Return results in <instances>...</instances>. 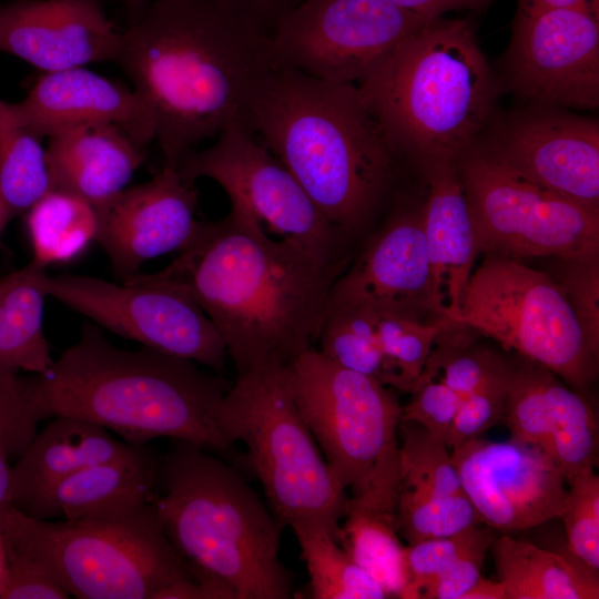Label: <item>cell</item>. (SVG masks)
I'll use <instances>...</instances> for the list:
<instances>
[{
	"instance_id": "6da1fadb",
	"label": "cell",
	"mask_w": 599,
	"mask_h": 599,
	"mask_svg": "<svg viewBox=\"0 0 599 599\" xmlns=\"http://www.w3.org/2000/svg\"><path fill=\"white\" fill-rule=\"evenodd\" d=\"M351 262L266 234L241 202L201 221L158 278L186 293L209 316L237 375L277 370L314 347L331 288Z\"/></svg>"
},
{
	"instance_id": "7a4b0ae2",
	"label": "cell",
	"mask_w": 599,
	"mask_h": 599,
	"mask_svg": "<svg viewBox=\"0 0 599 599\" xmlns=\"http://www.w3.org/2000/svg\"><path fill=\"white\" fill-rule=\"evenodd\" d=\"M114 61L153 115L164 164L230 124L277 65L271 35L222 0H152L121 31Z\"/></svg>"
},
{
	"instance_id": "3957f363",
	"label": "cell",
	"mask_w": 599,
	"mask_h": 599,
	"mask_svg": "<svg viewBox=\"0 0 599 599\" xmlns=\"http://www.w3.org/2000/svg\"><path fill=\"white\" fill-rule=\"evenodd\" d=\"M245 125L353 246L373 234L403 159L356 84L276 65L254 92Z\"/></svg>"
},
{
	"instance_id": "277c9868",
	"label": "cell",
	"mask_w": 599,
	"mask_h": 599,
	"mask_svg": "<svg viewBox=\"0 0 599 599\" xmlns=\"http://www.w3.org/2000/svg\"><path fill=\"white\" fill-rule=\"evenodd\" d=\"M28 408L40 423L79 417L144 445L158 437L205 449L232 445L217 420L232 384L199 364L148 347L128 351L111 344L87 323L75 344L42 374L19 377Z\"/></svg>"
},
{
	"instance_id": "5b68a950",
	"label": "cell",
	"mask_w": 599,
	"mask_h": 599,
	"mask_svg": "<svg viewBox=\"0 0 599 599\" xmlns=\"http://www.w3.org/2000/svg\"><path fill=\"white\" fill-rule=\"evenodd\" d=\"M159 460L153 500L165 535L194 577L235 599H288L293 575L280 559L285 527L231 466L189 441Z\"/></svg>"
},
{
	"instance_id": "8992f818",
	"label": "cell",
	"mask_w": 599,
	"mask_h": 599,
	"mask_svg": "<svg viewBox=\"0 0 599 599\" xmlns=\"http://www.w3.org/2000/svg\"><path fill=\"white\" fill-rule=\"evenodd\" d=\"M399 154L457 160L490 120L497 83L461 20L426 22L357 84Z\"/></svg>"
},
{
	"instance_id": "52a82bcc",
	"label": "cell",
	"mask_w": 599,
	"mask_h": 599,
	"mask_svg": "<svg viewBox=\"0 0 599 599\" xmlns=\"http://www.w3.org/2000/svg\"><path fill=\"white\" fill-rule=\"evenodd\" d=\"M281 376L327 464L351 490L346 514L396 518L403 407L394 389L315 347L281 368Z\"/></svg>"
},
{
	"instance_id": "ba28073f",
	"label": "cell",
	"mask_w": 599,
	"mask_h": 599,
	"mask_svg": "<svg viewBox=\"0 0 599 599\" xmlns=\"http://www.w3.org/2000/svg\"><path fill=\"white\" fill-rule=\"evenodd\" d=\"M1 525L7 542L47 565L70 597L155 599L165 588L195 579L153 502L105 521L41 520L11 506Z\"/></svg>"
},
{
	"instance_id": "9c48e42d",
	"label": "cell",
	"mask_w": 599,
	"mask_h": 599,
	"mask_svg": "<svg viewBox=\"0 0 599 599\" xmlns=\"http://www.w3.org/2000/svg\"><path fill=\"white\" fill-rule=\"evenodd\" d=\"M217 420L232 444H245L268 507L281 522L317 524L337 535L346 514V488L319 453L281 369L237 375Z\"/></svg>"
},
{
	"instance_id": "30bf717a",
	"label": "cell",
	"mask_w": 599,
	"mask_h": 599,
	"mask_svg": "<svg viewBox=\"0 0 599 599\" xmlns=\"http://www.w3.org/2000/svg\"><path fill=\"white\" fill-rule=\"evenodd\" d=\"M449 324L493 338L583 395L597 379L599 347L585 333L562 288L547 272L519 260L485 254Z\"/></svg>"
},
{
	"instance_id": "8fae6325",
	"label": "cell",
	"mask_w": 599,
	"mask_h": 599,
	"mask_svg": "<svg viewBox=\"0 0 599 599\" xmlns=\"http://www.w3.org/2000/svg\"><path fill=\"white\" fill-rule=\"evenodd\" d=\"M478 254L516 260L599 253V210L519 175L475 143L457 160Z\"/></svg>"
},
{
	"instance_id": "7c38bea8",
	"label": "cell",
	"mask_w": 599,
	"mask_h": 599,
	"mask_svg": "<svg viewBox=\"0 0 599 599\" xmlns=\"http://www.w3.org/2000/svg\"><path fill=\"white\" fill-rule=\"evenodd\" d=\"M48 296L94 324L144 347L222 372L227 357L219 331L183 291L151 274L121 284L88 275H48Z\"/></svg>"
},
{
	"instance_id": "4fadbf2b",
	"label": "cell",
	"mask_w": 599,
	"mask_h": 599,
	"mask_svg": "<svg viewBox=\"0 0 599 599\" xmlns=\"http://www.w3.org/2000/svg\"><path fill=\"white\" fill-rule=\"evenodd\" d=\"M427 19L388 0H302L276 24L277 65L357 84Z\"/></svg>"
},
{
	"instance_id": "5bb4252c",
	"label": "cell",
	"mask_w": 599,
	"mask_h": 599,
	"mask_svg": "<svg viewBox=\"0 0 599 599\" xmlns=\"http://www.w3.org/2000/svg\"><path fill=\"white\" fill-rule=\"evenodd\" d=\"M176 169L189 183L202 177L213 180L230 201L243 203L281 237L298 241L337 261L353 260L352 243L244 123L226 126L212 146L186 152Z\"/></svg>"
},
{
	"instance_id": "9a60e30c",
	"label": "cell",
	"mask_w": 599,
	"mask_h": 599,
	"mask_svg": "<svg viewBox=\"0 0 599 599\" xmlns=\"http://www.w3.org/2000/svg\"><path fill=\"white\" fill-rule=\"evenodd\" d=\"M509 84L545 105L599 104L598 10H519L506 58Z\"/></svg>"
},
{
	"instance_id": "2e32d148",
	"label": "cell",
	"mask_w": 599,
	"mask_h": 599,
	"mask_svg": "<svg viewBox=\"0 0 599 599\" xmlns=\"http://www.w3.org/2000/svg\"><path fill=\"white\" fill-rule=\"evenodd\" d=\"M450 456L479 524L508 531L562 515L567 481L539 448L479 437L451 448Z\"/></svg>"
},
{
	"instance_id": "e0dca14e",
	"label": "cell",
	"mask_w": 599,
	"mask_h": 599,
	"mask_svg": "<svg viewBox=\"0 0 599 599\" xmlns=\"http://www.w3.org/2000/svg\"><path fill=\"white\" fill-rule=\"evenodd\" d=\"M519 175L599 210V122L552 109L514 114L484 145Z\"/></svg>"
},
{
	"instance_id": "ac0fdd59",
	"label": "cell",
	"mask_w": 599,
	"mask_h": 599,
	"mask_svg": "<svg viewBox=\"0 0 599 599\" xmlns=\"http://www.w3.org/2000/svg\"><path fill=\"white\" fill-rule=\"evenodd\" d=\"M357 305L446 324L433 294L423 206L395 207L333 284L326 308Z\"/></svg>"
},
{
	"instance_id": "d6986e66",
	"label": "cell",
	"mask_w": 599,
	"mask_h": 599,
	"mask_svg": "<svg viewBox=\"0 0 599 599\" xmlns=\"http://www.w3.org/2000/svg\"><path fill=\"white\" fill-rule=\"evenodd\" d=\"M199 194L176 167L164 164L154 176L124 189L97 209L100 244L122 282L162 255L182 251L193 238Z\"/></svg>"
},
{
	"instance_id": "ffe728a7",
	"label": "cell",
	"mask_w": 599,
	"mask_h": 599,
	"mask_svg": "<svg viewBox=\"0 0 599 599\" xmlns=\"http://www.w3.org/2000/svg\"><path fill=\"white\" fill-rule=\"evenodd\" d=\"M510 439L539 448L566 481L598 460V419L586 395L526 357L511 359L504 420Z\"/></svg>"
},
{
	"instance_id": "44dd1931",
	"label": "cell",
	"mask_w": 599,
	"mask_h": 599,
	"mask_svg": "<svg viewBox=\"0 0 599 599\" xmlns=\"http://www.w3.org/2000/svg\"><path fill=\"white\" fill-rule=\"evenodd\" d=\"M120 37L98 0H17L0 6V51L43 72L114 61Z\"/></svg>"
},
{
	"instance_id": "7402d4cb",
	"label": "cell",
	"mask_w": 599,
	"mask_h": 599,
	"mask_svg": "<svg viewBox=\"0 0 599 599\" xmlns=\"http://www.w3.org/2000/svg\"><path fill=\"white\" fill-rule=\"evenodd\" d=\"M39 138L87 124H112L142 149L155 140V122L141 98L84 67L44 72L28 94L12 103Z\"/></svg>"
},
{
	"instance_id": "603a6c76",
	"label": "cell",
	"mask_w": 599,
	"mask_h": 599,
	"mask_svg": "<svg viewBox=\"0 0 599 599\" xmlns=\"http://www.w3.org/2000/svg\"><path fill=\"white\" fill-rule=\"evenodd\" d=\"M133 447L92 422L64 415L49 418L12 464L11 506L31 518L49 520L51 495L63 480Z\"/></svg>"
},
{
	"instance_id": "cb8c5ba5",
	"label": "cell",
	"mask_w": 599,
	"mask_h": 599,
	"mask_svg": "<svg viewBox=\"0 0 599 599\" xmlns=\"http://www.w3.org/2000/svg\"><path fill=\"white\" fill-rule=\"evenodd\" d=\"M419 166L428 182L423 215L433 294L439 315L450 325L478 255L474 224L456 160L436 159Z\"/></svg>"
},
{
	"instance_id": "d4e9b609",
	"label": "cell",
	"mask_w": 599,
	"mask_h": 599,
	"mask_svg": "<svg viewBox=\"0 0 599 599\" xmlns=\"http://www.w3.org/2000/svg\"><path fill=\"white\" fill-rule=\"evenodd\" d=\"M45 152L51 189L72 193L95 209L126 189L145 159L144 149L112 124L61 130L49 136Z\"/></svg>"
},
{
	"instance_id": "484cf974",
	"label": "cell",
	"mask_w": 599,
	"mask_h": 599,
	"mask_svg": "<svg viewBox=\"0 0 599 599\" xmlns=\"http://www.w3.org/2000/svg\"><path fill=\"white\" fill-rule=\"evenodd\" d=\"M159 460L144 445L85 467L53 490L50 519L105 521L135 514L154 500Z\"/></svg>"
},
{
	"instance_id": "4316f807",
	"label": "cell",
	"mask_w": 599,
	"mask_h": 599,
	"mask_svg": "<svg viewBox=\"0 0 599 599\" xmlns=\"http://www.w3.org/2000/svg\"><path fill=\"white\" fill-rule=\"evenodd\" d=\"M47 267L33 261L0 280V386L53 363L43 331Z\"/></svg>"
},
{
	"instance_id": "83f0119b",
	"label": "cell",
	"mask_w": 599,
	"mask_h": 599,
	"mask_svg": "<svg viewBox=\"0 0 599 599\" xmlns=\"http://www.w3.org/2000/svg\"><path fill=\"white\" fill-rule=\"evenodd\" d=\"M491 550L506 599H597L599 578L576 558L502 535Z\"/></svg>"
},
{
	"instance_id": "f1b7e54d",
	"label": "cell",
	"mask_w": 599,
	"mask_h": 599,
	"mask_svg": "<svg viewBox=\"0 0 599 599\" xmlns=\"http://www.w3.org/2000/svg\"><path fill=\"white\" fill-rule=\"evenodd\" d=\"M51 189L47 152L12 103L0 99V221L4 230Z\"/></svg>"
},
{
	"instance_id": "f546056e",
	"label": "cell",
	"mask_w": 599,
	"mask_h": 599,
	"mask_svg": "<svg viewBox=\"0 0 599 599\" xmlns=\"http://www.w3.org/2000/svg\"><path fill=\"white\" fill-rule=\"evenodd\" d=\"M26 213L31 261L43 267L74 260L97 238V209L72 193L50 189Z\"/></svg>"
},
{
	"instance_id": "4dcf8cb0",
	"label": "cell",
	"mask_w": 599,
	"mask_h": 599,
	"mask_svg": "<svg viewBox=\"0 0 599 599\" xmlns=\"http://www.w3.org/2000/svg\"><path fill=\"white\" fill-rule=\"evenodd\" d=\"M309 575L313 599H384V590L345 552L329 528L309 522L290 526Z\"/></svg>"
},
{
	"instance_id": "1f68e13d",
	"label": "cell",
	"mask_w": 599,
	"mask_h": 599,
	"mask_svg": "<svg viewBox=\"0 0 599 599\" xmlns=\"http://www.w3.org/2000/svg\"><path fill=\"white\" fill-rule=\"evenodd\" d=\"M398 535L394 517L359 511L347 512L336 535L345 552L387 598H403L407 582L405 546Z\"/></svg>"
},
{
	"instance_id": "d6a6232c",
	"label": "cell",
	"mask_w": 599,
	"mask_h": 599,
	"mask_svg": "<svg viewBox=\"0 0 599 599\" xmlns=\"http://www.w3.org/2000/svg\"><path fill=\"white\" fill-rule=\"evenodd\" d=\"M362 306L368 309L375 337L388 364L392 388L409 393L444 326L386 308Z\"/></svg>"
},
{
	"instance_id": "836d02e7",
	"label": "cell",
	"mask_w": 599,
	"mask_h": 599,
	"mask_svg": "<svg viewBox=\"0 0 599 599\" xmlns=\"http://www.w3.org/2000/svg\"><path fill=\"white\" fill-rule=\"evenodd\" d=\"M398 534L408 542L447 537L479 524L466 495H443L399 486L396 500Z\"/></svg>"
},
{
	"instance_id": "e575fe53",
	"label": "cell",
	"mask_w": 599,
	"mask_h": 599,
	"mask_svg": "<svg viewBox=\"0 0 599 599\" xmlns=\"http://www.w3.org/2000/svg\"><path fill=\"white\" fill-rule=\"evenodd\" d=\"M399 486L443 495H465L445 441L423 426L400 420Z\"/></svg>"
},
{
	"instance_id": "d590c367",
	"label": "cell",
	"mask_w": 599,
	"mask_h": 599,
	"mask_svg": "<svg viewBox=\"0 0 599 599\" xmlns=\"http://www.w3.org/2000/svg\"><path fill=\"white\" fill-rule=\"evenodd\" d=\"M562 515L569 552L595 575L599 572V477L595 468L569 483Z\"/></svg>"
},
{
	"instance_id": "8d00e7d4",
	"label": "cell",
	"mask_w": 599,
	"mask_h": 599,
	"mask_svg": "<svg viewBox=\"0 0 599 599\" xmlns=\"http://www.w3.org/2000/svg\"><path fill=\"white\" fill-rule=\"evenodd\" d=\"M474 525L447 537L418 540L405 546L406 588L403 599H422L428 588L486 530Z\"/></svg>"
},
{
	"instance_id": "74e56055",
	"label": "cell",
	"mask_w": 599,
	"mask_h": 599,
	"mask_svg": "<svg viewBox=\"0 0 599 599\" xmlns=\"http://www.w3.org/2000/svg\"><path fill=\"white\" fill-rule=\"evenodd\" d=\"M38 425L26 404L19 379L13 386H0V518L11 507L12 464L37 434Z\"/></svg>"
},
{
	"instance_id": "f35d334b",
	"label": "cell",
	"mask_w": 599,
	"mask_h": 599,
	"mask_svg": "<svg viewBox=\"0 0 599 599\" xmlns=\"http://www.w3.org/2000/svg\"><path fill=\"white\" fill-rule=\"evenodd\" d=\"M555 260V273L585 333L599 347V265L598 255Z\"/></svg>"
},
{
	"instance_id": "ab89813d",
	"label": "cell",
	"mask_w": 599,
	"mask_h": 599,
	"mask_svg": "<svg viewBox=\"0 0 599 599\" xmlns=\"http://www.w3.org/2000/svg\"><path fill=\"white\" fill-rule=\"evenodd\" d=\"M510 372L463 398L445 438L448 449L479 438L489 428L502 423Z\"/></svg>"
},
{
	"instance_id": "60d3db41",
	"label": "cell",
	"mask_w": 599,
	"mask_h": 599,
	"mask_svg": "<svg viewBox=\"0 0 599 599\" xmlns=\"http://www.w3.org/2000/svg\"><path fill=\"white\" fill-rule=\"evenodd\" d=\"M409 393L400 420L416 423L445 441L463 397L440 380L423 376Z\"/></svg>"
},
{
	"instance_id": "b9f144b4",
	"label": "cell",
	"mask_w": 599,
	"mask_h": 599,
	"mask_svg": "<svg viewBox=\"0 0 599 599\" xmlns=\"http://www.w3.org/2000/svg\"><path fill=\"white\" fill-rule=\"evenodd\" d=\"M6 538V537H4ZM7 544L8 582L2 599H67L69 592L42 561Z\"/></svg>"
},
{
	"instance_id": "7bdbcfd3",
	"label": "cell",
	"mask_w": 599,
	"mask_h": 599,
	"mask_svg": "<svg viewBox=\"0 0 599 599\" xmlns=\"http://www.w3.org/2000/svg\"><path fill=\"white\" fill-rule=\"evenodd\" d=\"M489 528L426 588L422 599H461L481 577L486 554L495 539Z\"/></svg>"
},
{
	"instance_id": "ee69618b",
	"label": "cell",
	"mask_w": 599,
	"mask_h": 599,
	"mask_svg": "<svg viewBox=\"0 0 599 599\" xmlns=\"http://www.w3.org/2000/svg\"><path fill=\"white\" fill-rule=\"evenodd\" d=\"M247 16L270 35L277 22L302 0H222Z\"/></svg>"
},
{
	"instance_id": "f6af8a7d",
	"label": "cell",
	"mask_w": 599,
	"mask_h": 599,
	"mask_svg": "<svg viewBox=\"0 0 599 599\" xmlns=\"http://www.w3.org/2000/svg\"><path fill=\"white\" fill-rule=\"evenodd\" d=\"M392 3L427 19H436L448 10L477 8L490 0H388Z\"/></svg>"
},
{
	"instance_id": "bcb514c9",
	"label": "cell",
	"mask_w": 599,
	"mask_h": 599,
	"mask_svg": "<svg viewBox=\"0 0 599 599\" xmlns=\"http://www.w3.org/2000/svg\"><path fill=\"white\" fill-rule=\"evenodd\" d=\"M461 599H506V592L498 580L494 581L481 576Z\"/></svg>"
},
{
	"instance_id": "7dc6e473",
	"label": "cell",
	"mask_w": 599,
	"mask_h": 599,
	"mask_svg": "<svg viewBox=\"0 0 599 599\" xmlns=\"http://www.w3.org/2000/svg\"><path fill=\"white\" fill-rule=\"evenodd\" d=\"M586 7L598 10V0H520L519 10Z\"/></svg>"
},
{
	"instance_id": "c3c4849f",
	"label": "cell",
	"mask_w": 599,
	"mask_h": 599,
	"mask_svg": "<svg viewBox=\"0 0 599 599\" xmlns=\"http://www.w3.org/2000/svg\"><path fill=\"white\" fill-rule=\"evenodd\" d=\"M2 518V517H1ZM0 518V599H2L3 592L8 582V552L6 538L1 525Z\"/></svg>"
},
{
	"instance_id": "681fc988",
	"label": "cell",
	"mask_w": 599,
	"mask_h": 599,
	"mask_svg": "<svg viewBox=\"0 0 599 599\" xmlns=\"http://www.w3.org/2000/svg\"><path fill=\"white\" fill-rule=\"evenodd\" d=\"M129 9L136 13L140 10H142L148 3H150L152 0H122Z\"/></svg>"
},
{
	"instance_id": "f907efd6",
	"label": "cell",
	"mask_w": 599,
	"mask_h": 599,
	"mask_svg": "<svg viewBox=\"0 0 599 599\" xmlns=\"http://www.w3.org/2000/svg\"><path fill=\"white\" fill-rule=\"evenodd\" d=\"M3 229L1 226V221H0V234L2 233Z\"/></svg>"
}]
</instances>
